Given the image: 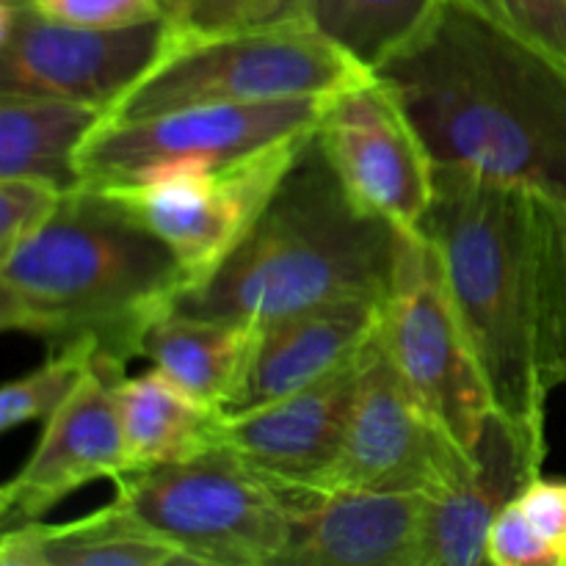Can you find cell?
<instances>
[{"label":"cell","mask_w":566,"mask_h":566,"mask_svg":"<svg viewBox=\"0 0 566 566\" xmlns=\"http://www.w3.org/2000/svg\"><path fill=\"white\" fill-rule=\"evenodd\" d=\"M437 166L479 171L566 205V64L442 0L381 64Z\"/></svg>","instance_id":"cell-1"},{"label":"cell","mask_w":566,"mask_h":566,"mask_svg":"<svg viewBox=\"0 0 566 566\" xmlns=\"http://www.w3.org/2000/svg\"><path fill=\"white\" fill-rule=\"evenodd\" d=\"M420 235L442 263L492 409L536 470L547 457V401L558 379L542 280L536 193L479 171L437 166Z\"/></svg>","instance_id":"cell-2"},{"label":"cell","mask_w":566,"mask_h":566,"mask_svg":"<svg viewBox=\"0 0 566 566\" xmlns=\"http://www.w3.org/2000/svg\"><path fill=\"white\" fill-rule=\"evenodd\" d=\"M191 287L180 260L99 188L64 193L53 219L0 260V326L50 348L92 340L130 365Z\"/></svg>","instance_id":"cell-3"},{"label":"cell","mask_w":566,"mask_h":566,"mask_svg":"<svg viewBox=\"0 0 566 566\" xmlns=\"http://www.w3.org/2000/svg\"><path fill=\"white\" fill-rule=\"evenodd\" d=\"M407 232L346 193L318 130L235 252L175 310L269 326L346 298H385Z\"/></svg>","instance_id":"cell-4"},{"label":"cell","mask_w":566,"mask_h":566,"mask_svg":"<svg viewBox=\"0 0 566 566\" xmlns=\"http://www.w3.org/2000/svg\"><path fill=\"white\" fill-rule=\"evenodd\" d=\"M374 75L352 53L287 9L260 25L169 39L160 59L105 119H138L199 105L329 99Z\"/></svg>","instance_id":"cell-5"},{"label":"cell","mask_w":566,"mask_h":566,"mask_svg":"<svg viewBox=\"0 0 566 566\" xmlns=\"http://www.w3.org/2000/svg\"><path fill=\"white\" fill-rule=\"evenodd\" d=\"M116 501L191 566H282L291 497L221 451L114 479Z\"/></svg>","instance_id":"cell-6"},{"label":"cell","mask_w":566,"mask_h":566,"mask_svg":"<svg viewBox=\"0 0 566 566\" xmlns=\"http://www.w3.org/2000/svg\"><path fill=\"white\" fill-rule=\"evenodd\" d=\"M379 346L420 407L464 451L475 453L495 409L451 302L440 254L420 232L403 241Z\"/></svg>","instance_id":"cell-7"},{"label":"cell","mask_w":566,"mask_h":566,"mask_svg":"<svg viewBox=\"0 0 566 566\" xmlns=\"http://www.w3.org/2000/svg\"><path fill=\"white\" fill-rule=\"evenodd\" d=\"M329 99L199 105L138 119H103L77 155L81 180L83 186L108 188L232 164L315 133Z\"/></svg>","instance_id":"cell-8"},{"label":"cell","mask_w":566,"mask_h":566,"mask_svg":"<svg viewBox=\"0 0 566 566\" xmlns=\"http://www.w3.org/2000/svg\"><path fill=\"white\" fill-rule=\"evenodd\" d=\"M313 136L287 138L232 164L171 171L99 191L153 230L197 287L247 238Z\"/></svg>","instance_id":"cell-9"},{"label":"cell","mask_w":566,"mask_h":566,"mask_svg":"<svg viewBox=\"0 0 566 566\" xmlns=\"http://www.w3.org/2000/svg\"><path fill=\"white\" fill-rule=\"evenodd\" d=\"M475 462L409 392L376 340L359 379L335 462L307 492L374 490L437 497Z\"/></svg>","instance_id":"cell-10"},{"label":"cell","mask_w":566,"mask_h":566,"mask_svg":"<svg viewBox=\"0 0 566 566\" xmlns=\"http://www.w3.org/2000/svg\"><path fill=\"white\" fill-rule=\"evenodd\" d=\"M318 142L365 213L418 235L434 202L437 160L403 99L379 72L326 103Z\"/></svg>","instance_id":"cell-11"},{"label":"cell","mask_w":566,"mask_h":566,"mask_svg":"<svg viewBox=\"0 0 566 566\" xmlns=\"http://www.w3.org/2000/svg\"><path fill=\"white\" fill-rule=\"evenodd\" d=\"M169 44L164 20L77 28L0 0V94H33L108 111Z\"/></svg>","instance_id":"cell-12"},{"label":"cell","mask_w":566,"mask_h":566,"mask_svg":"<svg viewBox=\"0 0 566 566\" xmlns=\"http://www.w3.org/2000/svg\"><path fill=\"white\" fill-rule=\"evenodd\" d=\"M125 374V363L97 354L75 392L44 420L28 462L0 490L3 528L44 520L83 486L127 473L130 464L116 401V385Z\"/></svg>","instance_id":"cell-13"},{"label":"cell","mask_w":566,"mask_h":566,"mask_svg":"<svg viewBox=\"0 0 566 566\" xmlns=\"http://www.w3.org/2000/svg\"><path fill=\"white\" fill-rule=\"evenodd\" d=\"M379 340V337H376ZM376 343L324 381L247 409H227L219 451L285 495H307L337 457Z\"/></svg>","instance_id":"cell-14"},{"label":"cell","mask_w":566,"mask_h":566,"mask_svg":"<svg viewBox=\"0 0 566 566\" xmlns=\"http://www.w3.org/2000/svg\"><path fill=\"white\" fill-rule=\"evenodd\" d=\"M291 497L282 566H426L431 497L335 490Z\"/></svg>","instance_id":"cell-15"},{"label":"cell","mask_w":566,"mask_h":566,"mask_svg":"<svg viewBox=\"0 0 566 566\" xmlns=\"http://www.w3.org/2000/svg\"><path fill=\"white\" fill-rule=\"evenodd\" d=\"M385 298H346L263 326L241 407L274 401L357 363L376 343Z\"/></svg>","instance_id":"cell-16"},{"label":"cell","mask_w":566,"mask_h":566,"mask_svg":"<svg viewBox=\"0 0 566 566\" xmlns=\"http://www.w3.org/2000/svg\"><path fill=\"white\" fill-rule=\"evenodd\" d=\"M539 473L520 451L512 429L492 415L475 448L473 468L457 486L431 497L426 566L486 564L492 523Z\"/></svg>","instance_id":"cell-17"},{"label":"cell","mask_w":566,"mask_h":566,"mask_svg":"<svg viewBox=\"0 0 566 566\" xmlns=\"http://www.w3.org/2000/svg\"><path fill=\"white\" fill-rule=\"evenodd\" d=\"M263 326L171 310L149 329L144 359L180 390L216 409H238L247 396Z\"/></svg>","instance_id":"cell-18"},{"label":"cell","mask_w":566,"mask_h":566,"mask_svg":"<svg viewBox=\"0 0 566 566\" xmlns=\"http://www.w3.org/2000/svg\"><path fill=\"white\" fill-rule=\"evenodd\" d=\"M3 566H191L164 539L149 534L119 501L72 523H33L3 528Z\"/></svg>","instance_id":"cell-19"},{"label":"cell","mask_w":566,"mask_h":566,"mask_svg":"<svg viewBox=\"0 0 566 566\" xmlns=\"http://www.w3.org/2000/svg\"><path fill=\"white\" fill-rule=\"evenodd\" d=\"M122 434L127 448V473L160 464L193 462L219 451L221 418L216 409L188 396L158 368L122 376L116 385Z\"/></svg>","instance_id":"cell-20"},{"label":"cell","mask_w":566,"mask_h":566,"mask_svg":"<svg viewBox=\"0 0 566 566\" xmlns=\"http://www.w3.org/2000/svg\"><path fill=\"white\" fill-rule=\"evenodd\" d=\"M105 111L33 94H0V177H39L72 191L83 186L77 155Z\"/></svg>","instance_id":"cell-21"},{"label":"cell","mask_w":566,"mask_h":566,"mask_svg":"<svg viewBox=\"0 0 566 566\" xmlns=\"http://www.w3.org/2000/svg\"><path fill=\"white\" fill-rule=\"evenodd\" d=\"M442 0H291L287 9L307 17L368 70L401 53L434 20Z\"/></svg>","instance_id":"cell-22"},{"label":"cell","mask_w":566,"mask_h":566,"mask_svg":"<svg viewBox=\"0 0 566 566\" xmlns=\"http://www.w3.org/2000/svg\"><path fill=\"white\" fill-rule=\"evenodd\" d=\"M92 340H75L50 348V357L39 368L9 381L0 392V431L9 434L17 426L44 423L66 398L75 392L86 370L97 359Z\"/></svg>","instance_id":"cell-23"},{"label":"cell","mask_w":566,"mask_h":566,"mask_svg":"<svg viewBox=\"0 0 566 566\" xmlns=\"http://www.w3.org/2000/svg\"><path fill=\"white\" fill-rule=\"evenodd\" d=\"M517 42L566 64V0H459Z\"/></svg>","instance_id":"cell-24"},{"label":"cell","mask_w":566,"mask_h":566,"mask_svg":"<svg viewBox=\"0 0 566 566\" xmlns=\"http://www.w3.org/2000/svg\"><path fill=\"white\" fill-rule=\"evenodd\" d=\"M536 193V191H534ZM542 216V280H545L547 329L556 354L558 379L566 385V205L536 193Z\"/></svg>","instance_id":"cell-25"},{"label":"cell","mask_w":566,"mask_h":566,"mask_svg":"<svg viewBox=\"0 0 566 566\" xmlns=\"http://www.w3.org/2000/svg\"><path fill=\"white\" fill-rule=\"evenodd\" d=\"M64 193V188L39 177H0V260L53 219Z\"/></svg>","instance_id":"cell-26"},{"label":"cell","mask_w":566,"mask_h":566,"mask_svg":"<svg viewBox=\"0 0 566 566\" xmlns=\"http://www.w3.org/2000/svg\"><path fill=\"white\" fill-rule=\"evenodd\" d=\"M291 0H166L169 39L260 25L285 14Z\"/></svg>","instance_id":"cell-27"},{"label":"cell","mask_w":566,"mask_h":566,"mask_svg":"<svg viewBox=\"0 0 566 566\" xmlns=\"http://www.w3.org/2000/svg\"><path fill=\"white\" fill-rule=\"evenodd\" d=\"M48 20L77 28H127L164 20L166 0H14Z\"/></svg>","instance_id":"cell-28"},{"label":"cell","mask_w":566,"mask_h":566,"mask_svg":"<svg viewBox=\"0 0 566 566\" xmlns=\"http://www.w3.org/2000/svg\"><path fill=\"white\" fill-rule=\"evenodd\" d=\"M486 564L492 566H558L556 553L536 534L523 506L514 497L492 523L486 539Z\"/></svg>","instance_id":"cell-29"},{"label":"cell","mask_w":566,"mask_h":566,"mask_svg":"<svg viewBox=\"0 0 566 566\" xmlns=\"http://www.w3.org/2000/svg\"><path fill=\"white\" fill-rule=\"evenodd\" d=\"M517 501L536 534L556 553L558 566H566V481L539 473L523 486Z\"/></svg>","instance_id":"cell-30"}]
</instances>
